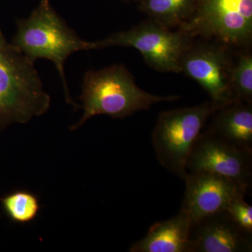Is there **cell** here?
<instances>
[{
    "label": "cell",
    "instance_id": "cell-1",
    "mask_svg": "<svg viewBox=\"0 0 252 252\" xmlns=\"http://www.w3.org/2000/svg\"><path fill=\"white\" fill-rule=\"evenodd\" d=\"M16 26L11 44L32 62L38 59L53 62L62 80L66 102L75 109L79 107L71 97L64 63L74 53L93 50L92 41L79 37L56 12L50 0H40L29 17L17 19Z\"/></svg>",
    "mask_w": 252,
    "mask_h": 252
},
{
    "label": "cell",
    "instance_id": "cell-2",
    "mask_svg": "<svg viewBox=\"0 0 252 252\" xmlns=\"http://www.w3.org/2000/svg\"><path fill=\"white\" fill-rule=\"evenodd\" d=\"M179 99L180 96L155 95L142 90L124 64L89 70L83 78L79 97L84 113L70 130H77L94 116L107 115L112 119H123L139 111L149 110L159 102Z\"/></svg>",
    "mask_w": 252,
    "mask_h": 252
},
{
    "label": "cell",
    "instance_id": "cell-3",
    "mask_svg": "<svg viewBox=\"0 0 252 252\" xmlns=\"http://www.w3.org/2000/svg\"><path fill=\"white\" fill-rule=\"evenodd\" d=\"M50 105L34 63L6 40L0 28V130L40 117Z\"/></svg>",
    "mask_w": 252,
    "mask_h": 252
},
{
    "label": "cell",
    "instance_id": "cell-4",
    "mask_svg": "<svg viewBox=\"0 0 252 252\" xmlns=\"http://www.w3.org/2000/svg\"><path fill=\"white\" fill-rule=\"evenodd\" d=\"M230 102L207 101L200 105L161 113L152 133L158 162L169 172L185 180L192 149L209 119Z\"/></svg>",
    "mask_w": 252,
    "mask_h": 252
},
{
    "label": "cell",
    "instance_id": "cell-5",
    "mask_svg": "<svg viewBox=\"0 0 252 252\" xmlns=\"http://www.w3.org/2000/svg\"><path fill=\"white\" fill-rule=\"evenodd\" d=\"M194 38L180 30H170L149 19L126 31L92 41L93 50L112 46L134 48L158 72L180 73V61Z\"/></svg>",
    "mask_w": 252,
    "mask_h": 252
},
{
    "label": "cell",
    "instance_id": "cell-6",
    "mask_svg": "<svg viewBox=\"0 0 252 252\" xmlns=\"http://www.w3.org/2000/svg\"><path fill=\"white\" fill-rule=\"evenodd\" d=\"M180 31L233 49H252V0H200L193 18Z\"/></svg>",
    "mask_w": 252,
    "mask_h": 252
},
{
    "label": "cell",
    "instance_id": "cell-7",
    "mask_svg": "<svg viewBox=\"0 0 252 252\" xmlns=\"http://www.w3.org/2000/svg\"><path fill=\"white\" fill-rule=\"evenodd\" d=\"M235 49L219 41L194 38L180 61V73L196 81L219 102L235 101L229 86Z\"/></svg>",
    "mask_w": 252,
    "mask_h": 252
},
{
    "label": "cell",
    "instance_id": "cell-8",
    "mask_svg": "<svg viewBox=\"0 0 252 252\" xmlns=\"http://www.w3.org/2000/svg\"><path fill=\"white\" fill-rule=\"evenodd\" d=\"M187 172H207L223 176L250 190L252 183V153L214 135L202 132L194 144Z\"/></svg>",
    "mask_w": 252,
    "mask_h": 252
},
{
    "label": "cell",
    "instance_id": "cell-9",
    "mask_svg": "<svg viewBox=\"0 0 252 252\" xmlns=\"http://www.w3.org/2000/svg\"><path fill=\"white\" fill-rule=\"evenodd\" d=\"M181 210L192 223L219 212L227 211L230 203L245 197L249 190L226 177L207 172H188Z\"/></svg>",
    "mask_w": 252,
    "mask_h": 252
},
{
    "label": "cell",
    "instance_id": "cell-10",
    "mask_svg": "<svg viewBox=\"0 0 252 252\" xmlns=\"http://www.w3.org/2000/svg\"><path fill=\"white\" fill-rule=\"evenodd\" d=\"M189 240L190 252H252V234L239 227L227 211L192 223Z\"/></svg>",
    "mask_w": 252,
    "mask_h": 252
},
{
    "label": "cell",
    "instance_id": "cell-11",
    "mask_svg": "<svg viewBox=\"0 0 252 252\" xmlns=\"http://www.w3.org/2000/svg\"><path fill=\"white\" fill-rule=\"evenodd\" d=\"M207 130L227 143L252 153V103L235 100L210 117Z\"/></svg>",
    "mask_w": 252,
    "mask_h": 252
},
{
    "label": "cell",
    "instance_id": "cell-12",
    "mask_svg": "<svg viewBox=\"0 0 252 252\" xmlns=\"http://www.w3.org/2000/svg\"><path fill=\"white\" fill-rule=\"evenodd\" d=\"M191 221L182 210L170 220L154 223L143 238L131 245L130 252H190Z\"/></svg>",
    "mask_w": 252,
    "mask_h": 252
},
{
    "label": "cell",
    "instance_id": "cell-13",
    "mask_svg": "<svg viewBox=\"0 0 252 252\" xmlns=\"http://www.w3.org/2000/svg\"><path fill=\"white\" fill-rule=\"evenodd\" d=\"M200 0H140L139 9L170 30H181L193 18Z\"/></svg>",
    "mask_w": 252,
    "mask_h": 252
},
{
    "label": "cell",
    "instance_id": "cell-14",
    "mask_svg": "<svg viewBox=\"0 0 252 252\" xmlns=\"http://www.w3.org/2000/svg\"><path fill=\"white\" fill-rule=\"evenodd\" d=\"M229 86L235 100L252 103L251 49L235 50L230 68Z\"/></svg>",
    "mask_w": 252,
    "mask_h": 252
},
{
    "label": "cell",
    "instance_id": "cell-15",
    "mask_svg": "<svg viewBox=\"0 0 252 252\" xmlns=\"http://www.w3.org/2000/svg\"><path fill=\"white\" fill-rule=\"evenodd\" d=\"M4 211L13 221L28 223L35 220L40 210L39 200L27 190H17L2 199Z\"/></svg>",
    "mask_w": 252,
    "mask_h": 252
},
{
    "label": "cell",
    "instance_id": "cell-16",
    "mask_svg": "<svg viewBox=\"0 0 252 252\" xmlns=\"http://www.w3.org/2000/svg\"><path fill=\"white\" fill-rule=\"evenodd\" d=\"M240 197L233 200L227 212L242 229L252 234V207Z\"/></svg>",
    "mask_w": 252,
    "mask_h": 252
},
{
    "label": "cell",
    "instance_id": "cell-17",
    "mask_svg": "<svg viewBox=\"0 0 252 252\" xmlns=\"http://www.w3.org/2000/svg\"><path fill=\"white\" fill-rule=\"evenodd\" d=\"M123 1H126V2H128V1H135V2H139L140 0H123Z\"/></svg>",
    "mask_w": 252,
    "mask_h": 252
}]
</instances>
